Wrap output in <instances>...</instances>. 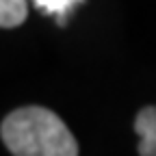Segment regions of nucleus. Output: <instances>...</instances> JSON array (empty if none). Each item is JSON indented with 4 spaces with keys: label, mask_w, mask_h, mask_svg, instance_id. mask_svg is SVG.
Wrapping results in <instances>:
<instances>
[{
    "label": "nucleus",
    "mask_w": 156,
    "mask_h": 156,
    "mask_svg": "<svg viewBox=\"0 0 156 156\" xmlns=\"http://www.w3.org/2000/svg\"><path fill=\"white\" fill-rule=\"evenodd\" d=\"M0 136L15 156H76L78 143L65 122L44 106L11 111L0 126Z\"/></svg>",
    "instance_id": "1"
},
{
    "label": "nucleus",
    "mask_w": 156,
    "mask_h": 156,
    "mask_svg": "<svg viewBox=\"0 0 156 156\" xmlns=\"http://www.w3.org/2000/svg\"><path fill=\"white\" fill-rule=\"evenodd\" d=\"M134 132L139 134L141 156H156V106H145L134 117Z\"/></svg>",
    "instance_id": "2"
},
{
    "label": "nucleus",
    "mask_w": 156,
    "mask_h": 156,
    "mask_svg": "<svg viewBox=\"0 0 156 156\" xmlns=\"http://www.w3.org/2000/svg\"><path fill=\"white\" fill-rule=\"evenodd\" d=\"M26 0H0V28H15L26 22Z\"/></svg>",
    "instance_id": "3"
},
{
    "label": "nucleus",
    "mask_w": 156,
    "mask_h": 156,
    "mask_svg": "<svg viewBox=\"0 0 156 156\" xmlns=\"http://www.w3.org/2000/svg\"><path fill=\"white\" fill-rule=\"evenodd\" d=\"M33 2L41 13L58 15V20H63V15L69 13L78 2H83V0H33Z\"/></svg>",
    "instance_id": "4"
}]
</instances>
